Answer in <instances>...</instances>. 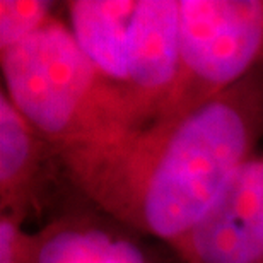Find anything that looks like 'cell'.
I'll return each instance as SVG.
<instances>
[{
	"mask_svg": "<svg viewBox=\"0 0 263 263\" xmlns=\"http://www.w3.org/2000/svg\"><path fill=\"white\" fill-rule=\"evenodd\" d=\"M263 137V65L175 120L57 154L68 181L99 210L164 241L188 239Z\"/></svg>",
	"mask_w": 263,
	"mask_h": 263,
	"instance_id": "6da1fadb",
	"label": "cell"
},
{
	"mask_svg": "<svg viewBox=\"0 0 263 263\" xmlns=\"http://www.w3.org/2000/svg\"><path fill=\"white\" fill-rule=\"evenodd\" d=\"M0 60L7 98L55 156L128 132L118 92L99 77L68 23L51 15Z\"/></svg>",
	"mask_w": 263,
	"mask_h": 263,
	"instance_id": "7a4b0ae2",
	"label": "cell"
},
{
	"mask_svg": "<svg viewBox=\"0 0 263 263\" xmlns=\"http://www.w3.org/2000/svg\"><path fill=\"white\" fill-rule=\"evenodd\" d=\"M178 7L180 70L159 120L195 111L263 65V0H178Z\"/></svg>",
	"mask_w": 263,
	"mask_h": 263,
	"instance_id": "3957f363",
	"label": "cell"
},
{
	"mask_svg": "<svg viewBox=\"0 0 263 263\" xmlns=\"http://www.w3.org/2000/svg\"><path fill=\"white\" fill-rule=\"evenodd\" d=\"M180 70L178 0H137L128 28V81L122 92L128 132L161 118Z\"/></svg>",
	"mask_w": 263,
	"mask_h": 263,
	"instance_id": "277c9868",
	"label": "cell"
},
{
	"mask_svg": "<svg viewBox=\"0 0 263 263\" xmlns=\"http://www.w3.org/2000/svg\"><path fill=\"white\" fill-rule=\"evenodd\" d=\"M185 263H263V156L234 173L197 224Z\"/></svg>",
	"mask_w": 263,
	"mask_h": 263,
	"instance_id": "5b68a950",
	"label": "cell"
},
{
	"mask_svg": "<svg viewBox=\"0 0 263 263\" xmlns=\"http://www.w3.org/2000/svg\"><path fill=\"white\" fill-rule=\"evenodd\" d=\"M135 5L137 0H72L65 4L77 45L120 99L128 81V28Z\"/></svg>",
	"mask_w": 263,
	"mask_h": 263,
	"instance_id": "8992f818",
	"label": "cell"
},
{
	"mask_svg": "<svg viewBox=\"0 0 263 263\" xmlns=\"http://www.w3.org/2000/svg\"><path fill=\"white\" fill-rule=\"evenodd\" d=\"M57 157L28 120L0 91V209L26 217L34 203L40 171Z\"/></svg>",
	"mask_w": 263,
	"mask_h": 263,
	"instance_id": "52a82bcc",
	"label": "cell"
},
{
	"mask_svg": "<svg viewBox=\"0 0 263 263\" xmlns=\"http://www.w3.org/2000/svg\"><path fill=\"white\" fill-rule=\"evenodd\" d=\"M53 5L45 0H0V53L14 48L48 23Z\"/></svg>",
	"mask_w": 263,
	"mask_h": 263,
	"instance_id": "ba28073f",
	"label": "cell"
},
{
	"mask_svg": "<svg viewBox=\"0 0 263 263\" xmlns=\"http://www.w3.org/2000/svg\"><path fill=\"white\" fill-rule=\"evenodd\" d=\"M23 219L9 212L0 215V263H29L33 234L23 231Z\"/></svg>",
	"mask_w": 263,
	"mask_h": 263,
	"instance_id": "9c48e42d",
	"label": "cell"
}]
</instances>
